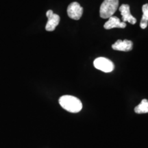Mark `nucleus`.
<instances>
[{"mask_svg":"<svg viewBox=\"0 0 148 148\" xmlns=\"http://www.w3.org/2000/svg\"><path fill=\"white\" fill-rule=\"evenodd\" d=\"M59 103L64 110L76 113L82 110V103L78 98L72 95H63L59 99Z\"/></svg>","mask_w":148,"mask_h":148,"instance_id":"f257e3e1","label":"nucleus"},{"mask_svg":"<svg viewBox=\"0 0 148 148\" xmlns=\"http://www.w3.org/2000/svg\"><path fill=\"white\" fill-rule=\"evenodd\" d=\"M119 0H104L99 8V14L103 18L111 17L118 8Z\"/></svg>","mask_w":148,"mask_h":148,"instance_id":"f03ea898","label":"nucleus"},{"mask_svg":"<svg viewBox=\"0 0 148 148\" xmlns=\"http://www.w3.org/2000/svg\"><path fill=\"white\" fill-rule=\"evenodd\" d=\"M93 64L96 69L103 72H106V73H110L112 71L114 68L113 62L108 60V58H103V57L96 58L94 60Z\"/></svg>","mask_w":148,"mask_h":148,"instance_id":"7ed1b4c3","label":"nucleus"},{"mask_svg":"<svg viewBox=\"0 0 148 148\" xmlns=\"http://www.w3.org/2000/svg\"><path fill=\"white\" fill-rule=\"evenodd\" d=\"M67 14L74 20H79L83 13V8L77 2H72L67 8Z\"/></svg>","mask_w":148,"mask_h":148,"instance_id":"20e7f679","label":"nucleus"},{"mask_svg":"<svg viewBox=\"0 0 148 148\" xmlns=\"http://www.w3.org/2000/svg\"><path fill=\"white\" fill-rule=\"evenodd\" d=\"M46 15H47L48 21L46 24L45 29L49 32H52L59 24L60 20V16L58 14L53 13L51 10H48L46 13Z\"/></svg>","mask_w":148,"mask_h":148,"instance_id":"39448f33","label":"nucleus"},{"mask_svg":"<svg viewBox=\"0 0 148 148\" xmlns=\"http://www.w3.org/2000/svg\"><path fill=\"white\" fill-rule=\"evenodd\" d=\"M119 11L122 16V19L123 22H128L131 24L136 23V18H134L130 13V5L127 4H123L119 7Z\"/></svg>","mask_w":148,"mask_h":148,"instance_id":"423d86ee","label":"nucleus"},{"mask_svg":"<svg viewBox=\"0 0 148 148\" xmlns=\"http://www.w3.org/2000/svg\"><path fill=\"white\" fill-rule=\"evenodd\" d=\"M133 42L131 40L125 39L123 40H118L112 45V48L114 50L121 51H129L132 49Z\"/></svg>","mask_w":148,"mask_h":148,"instance_id":"0eeeda50","label":"nucleus"},{"mask_svg":"<svg viewBox=\"0 0 148 148\" xmlns=\"http://www.w3.org/2000/svg\"><path fill=\"white\" fill-rule=\"evenodd\" d=\"M105 29H110L112 28H125L126 27V23L123 21H121L120 19L116 16H112L108 18V21L105 23L103 25Z\"/></svg>","mask_w":148,"mask_h":148,"instance_id":"6e6552de","label":"nucleus"},{"mask_svg":"<svg viewBox=\"0 0 148 148\" xmlns=\"http://www.w3.org/2000/svg\"><path fill=\"white\" fill-rule=\"evenodd\" d=\"M143 16L140 23V27L142 29H145L148 25V4H144L142 7Z\"/></svg>","mask_w":148,"mask_h":148,"instance_id":"1a4fd4ad","label":"nucleus"},{"mask_svg":"<svg viewBox=\"0 0 148 148\" xmlns=\"http://www.w3.org/2000/svg\"><path fill=\"white\" fill-rule=\"evenodd\" d=\"M134 111L137 114L148 113V100L143 99L137 106L135 107Z\"/></svg>","mask_w":148,"mask_h":148,"instance_id":"9d476101","label":"nucleus"}]
</instances>
